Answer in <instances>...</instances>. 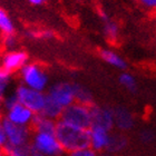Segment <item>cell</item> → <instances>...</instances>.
I'll use <instances>...</instances> for the list:
<instances>
[{
    "label": "cell",
    "instance_id": "obj_1",
    "mask_svg": "<svg viewBox=\"0 0 156 156\" xmlns=\"http://www.w3.org/2000/svg\"><path fill=\"white\" fill-rule=\"evenodd\" d=\"M55 134L67 154L89 146V129H81L58 119Z\"/></svg>",
    "mask_w": 156,
    "mask_h": 156
},
{
    "label": "cell",
    "instance_id": "obj_2",
    "mask_svg": "<svg viewBox=\"0 0 156 156\" xmlns=\"http://www.w3.org/2000/svg\"><path fill=\"white\" fill-rule=\"evenodd\" d=\"M20 84L40 91H47L49 88V75L46 68L38 62H28L17 73Z\"/></svg>",
    "mask_w": 156,
    "mask_h": 156
},
{
    "label": "cell",
    "instance_id": "obj_3",
    "mask_svg": "<svg viewBox=\"0 0 156 156\" xmlns=\"http://www.w3.org/2000/svg\"><path fill=\"white\" fill-rule=\"evenodd\" d=\"M59 119L81 129H89L93 123L91 106L75 101L74 104L69 105L68 107H66L62 111Z\"/></svg>",
    "mask_w": 156,
    "mask_h": 156
},
{
    "label": "cell",
    "instance_id": "obj_4",
    "mask_svg": "<svg viewBox=\"0 0 156 156\" xmlns=\"http://www.w3.org/2000/svg\"><path fill=\"white\" fill-rule=\"evenodd\" d=\"M30 145L46 156H62L65 153L55 133L47 132H34Z\"/></svg>",
    "mask_w": 156,
    "mask_h": 156
},
{
    "label": "cell",
    "instance_id": "obj_5",
    "mask_svg": "<svg viewBox=\"0 0 156 156\" xmlns=\"http://www.w3.org/2000/svg\"><path fill=\"white\" fill-rule=\"evenodd\" d=\"M13 90L16 93V96L20 104L31 109L35 114L41 113L47 99V94L45 91L36 90L23 84H19Z\"/></svg>",
    "mask_w": 156,
    "mask_h": 156
},
{
    "label": "cell",
    "instance_id": "obj_6",
    "mask_svg": "<svg viewBox=\"0 0 156 156\" xmlns=\"http://www.w3.org/2000/svg\"><path fill=\"white\" fill-rule=\"evenodd\" d=\"M46 94L64 109L76 101L75 84H72L68 81H59L50 85Z\"/></svg>",
    "mask_w": 156,
    "mask_h": 156
},
{
    "label": "cell",
    "instance_id": "obj_7",
    "mask_svg": "<svg viewBox=\"0 0 156 156\" xmlns=\"http://www.w3.org/2000/svg\"><path fill=\"white\" fill-rule=\"evenodd\" d=\"M0 128L5 130V133L8 138L7 145H25L30 144L31 136H33V128L28 126H20L11 123L3 117L0 123Z\"/></svg>",
    "mask_w": 156,
    "mask_h": 156
},
{
    "label": "cell",
    "instance_id": "obj_8",
    "mask_svg": "<svg viewBox=\"0 0 156 156\" xmlns=\"http://www.w3.org/2000/svg\"><path fill=\"white\" fill-rule=\"evenodd\" d=\"M35 113L25 105L16 104L12 108L5 112V118L8 119L11 123L20 125V126H28L31 127L35 118Z\"/></svg>",
    "mask_w": 156,
    "mask_h": 156
},
{
    "label": "cell",
    "instance_id": "obj_9",
    "mask_svg": "<svg viewBox=\"0 0 156 156\" xmlns=\"http://www.w3.org/2000/svg\"><path fill=\"white\" fill-rule=\"evenodd\" d=\"M111 140V130L98 126H91L89 128V146L97 153L107 152Z\"/></svg>",
    "mask_w": 156,
    "mask_h": 156
},
{
    "label": "cell",
    "instance_id": "obj_10",
    "mask_svg": "<svg viewBox=\"0 0 156 156\" xmlns=\"http://www.w3.org/2000/svg\"><path fill=\"white\" fill-rule=\"evenodd\" d=\"M28 62V56L21 50L5 52L1 58V69L5 72L17 74L21 67Z\"/></svg>",
    "mask_w": 156,
    "mask_h": 156
},
{
    "label": "cell",
    "instance_id": "obj_11",
    "mask_svg": "<svg viewBox=\"0 0 156 156\" xmlns=\"http://www.w3.org/2000/svg\"><path fill=\"white\" fill-rule=\"evenodd\" d=\"M91 126L103 127L105 129L112 130L115 126L114 111L106 107H99L97 105L91 106Z\"/></svg>",
    "mask_w": 156,
    "mask_h": 156
},
{
    "label": "cell",
    "instance_id": "obj_12",
    "mask_svg": "<svg viewBox=\"0 0 156 156\" xmlns=\"http://www.w3.org/2000/svg\"><path fill=\"white\" fill-rule=\"evenodd\" d=\"M99 56H101V58L106 64H108V65L114 67V68L119 69V70H125L127 68L126 60L120 55L113 51L112 49H106V48L101 49L99 50Z\"/></svg>",
    "mask_w": 156,
    "mask_h": 156
},
{
    "label": "cell",
    "instance_id": "obj_13",
    "mask_svg": "<svg viewBox=\"0 0 156 156\" xmlns=\"http://www.w3.org/2000/svg\"><path fill=\"white\" fill-rule=\"evenodd\" d=\"M56 127H57V120L46 117L42 114L35 115L31 125L34 132H47V133H55Z\"/></svg>",
    "mask_w": 156,
    "mask_h": 156
},
{
    "label": "cell",
    "instance_id": "obj_14",
    "mask_svg": "<svg viewBox=\"0 0 156 156\" xmlns=\"http://www.w3.org/2000/svg\"><path fill=\"white\" fill-rule=\"evenodd\" d=\"M115 126L120 130H128L134 126V118L126 108L119 107L114 109Z\"/></svg>",
    "mask_w": 156,
    "mask_h": 156
},
{
    "label": "cell",
    "instance_id": "obj_15",
    "mask_svg": "<svg viewBox=\"0 0 156 156\" xmlns=\"http://www.w3.org/2000/svg\"><path fill=\"white\" fill-rule=\"evenodd\" d=\"M62 111H64V108H62V106H59L56 101H54L51 98H49L48 96H47L44 109H42V112L39 113V114L45 115L46 117H49V118H51V119L58 120L59 118H60V116H62Z\"/></svg>",
    "mask_w": 156,
    "mask_h": 156
},
{
    "label": "cell",
    "instance_id": "obj_16",
    "mask_svg": "<svg viewBox=\"0 0 156 156\" xmlns=\"http://www.w3.org/2000/svg\"><path fill=\"white\" fill-rule=\"evenodd\" d=\"M2 153L5 156H30L31 153V145L25 144V145H6L2 148Z\"/></svg>",
    "mask_w": 156,
    "mask_h": 156
},
{
    "label": "cell",
    "instance_id": "obj_17",
    "mask_svg": "<svg viewBox=\"0 0 156 156\" xmlns=\"http://www.w3.org/2000/svg\"><path fill=\"white\" fill-rule=\"evenodd\" d=\"M104 35L112 42L116 41L119 36V27L109 18L104 20Z\"/></svg>",
    "mask_w": 156,
    "mask_h": 156
},
{
    "label": "cell",
    "instance_id": "obj_18",
    "mask_svg": "<svg viewBox=\"0 0 156 156\" xmlns=\"http://www.w3.org/2000/svg\"><path fill=\"white\" fill-rule=\"evenodd\" d=\"M118 81H119V84L122 85L127 91L133 93V94H135L137 91L136 79H135V77H134L130 73H127V72L122 73L119 75V77H118Z\"/></svg>",
    "mask_w": 156,
    "mask_h": 156
},
{
    "label": "cell",
    "instance_id": "obj_19",
    "mask_svg": "<svg viewBox=\"0 0 156 156\" xmlns=\"http://www.w3.org/2000/svg\"><path fill=\"white\" fill-rule=\"evenodd\" d=\"M76 87V101L81 103V104L88 105V106H93L94 99H93V95L86 87H83L81 85L75 84Z\"/></svg>",
    "mask_w": 156,
    "mask_h": 156
},
{
    "label": "cell",
    "instance_id": "obj_20",
    "mask_svg": "<svg viewBox=\"0 0 156 156\" xmlns=\"http://www.w3.org/2000/svg\"><path fill=\"white\" fill-rule=\"evenodd\" d=\"M0 30L2 33V36L15 34V25L11 18L3 9L0 10Z\"/></svg>",
    "mask_w": 156,
    "mask_h": 156
},
{
    "label": "cell",
    "instance_id": "obj_21",
    "mask_svg": "<svg viewBox=\"0 0 156 156\" xmlns=\"http://www.w3.org/2000/svg\"><path fill=\"white\" fill-rule=\"evenodd\" d=\"M12 75L11 73L5 72L1 69L0 72V96L3 97L5 95L10 93V86L12 84Z\"/></svg>",
    "mask_w": 156,
    "mask_h": 156
},
{
    "label": "cell",
    "instance_id": "obj_22",
    "mask_svg": "<svg viewBox=\"0 0 156 156\" xmlns=\"http://www.w3.org/2000/svg\"><path fill=\"white\" fill-rule=\"evenodd\" d=\"M127 145V140L126 137H124L123 135H116V134H112V140L109 147L107 150V153H115L118 151H122L125 148Z\"/></svg>",
    "mask_w": 156,
    "mask_h": 156
},
{
    "label": "cell",
    "instance_id": "obj_23",
    "mask_svg": "<svg viewBox=\"0 0 156 156\" xmlns=\"http://www.w3.org/2000/svg\"><path fill=\"white\" fill-rule=\"evenodd\" d=\"M17 47H18V39L15 36V34L5 35L2 37V48L5 52L17 50Z\"/></svg>",
    "mask_w": 156,
    "mask_h": 156
},
{
    "label": "cell",
    "instance_id": "obj_24",
    "mask_svg": "<svg viewBox=\"0 0 156 156\" xmlns=\"http://www.w3.org/2000/svg\"><path fill=\"white\" fill-rule=\"evenodd\" d=\"M18 103L19 101H18V98H17L15 90H11L10 93L5 95L3 97H1V105H2V108L5 109V112L10 109V108H12Z\"/></svg>",
    "mask_w": 156,
    "mask_h": 156
},
{
    "label": "cell",
    "instance_id": "obj_25",
    "mask_svg": "<svg viewBox=\"0 0 156 156\" xmlns=\"http://www.w3.org/2000/svg\"><path fill=\"white\" fill-rule=\"evenodd\" d=\"M97 152L93 150L90 146L84 147V148H79L77 151H74L72 153H69L68 156H97Z\"/></svg>",
    "mask_w": 156,
    "mask_h": 156
},
{
    "label": "cell",
    "instance_id": "obj_26",
    "mask_svg": "<svg viewBox=\"0 0 156 156\" xmlns=\"http://www.w3.org/2000/svg\"><path fill=\"white\" fill-rule=\"evenodd\" d=\"M140 6L150 11H156V0H138Z\"/></svg>",
    "mask_w": 156,
    "mask_h": 156
},
{
    "label": "cell",
    "instance_id": "obj_27",
    "mask_svg": "<svg viewBox=\"0 0 156 156\" xmlns=\"http://www.w3.org/2000/svg\"><path fill=\"white\" fill-rule=\"evenodd\" d=\"M154 134L151 130H143L140 133V140H143L144 143H150L154 140Z\"/></svg>",
    "mask_w": 156,
    "mask_h": 156
},
{
    "label": "cell",
    "instance_id": "obj_28",
    "mask_svg": "<svg viewBox=\"0 0 156 156\" xmlns=\"http://www.w3.org/2000/svg\"><path fill=\"white\" fill-rule=\"evenodd\" d=\"M8 144V138H7V135L5 133V130L0 128V147L3 148Z\"/></svg>",
    "mask_w": 156,
    "mask_h": 156
},
{
    "label": "cell",
    "instance_id": "obj_29",
    "mask_svg": "<svg viewBox=\"0 0 156 156\" xmlns=\"http://www.w3.org/2000/svg\"><path fill=\"white\" fill-rule=\"evenodd\" d=\"M30 156H46L45 154H42L41 152H39L37 150H34L31 147V153H30Z\"/></svg>",
    "mask_w": 156,
    "mask_h": 156
},
{
    "label": "cell",
    "instance_id": "obj_30",
    "mask_svg": "<svg viewBox=\"0 0 156 156\" xmlns=\"http://www.w3.org/2000/svg\"><path fill=\"white\" fill-rule=\"evenodd\" d=\"M45 1L46 0H29V2L31 3V5H34V6H40V5H42Z\"/></svg>",
    "mask_w": 156,
    "mask_h": 156
}]
</instances>
